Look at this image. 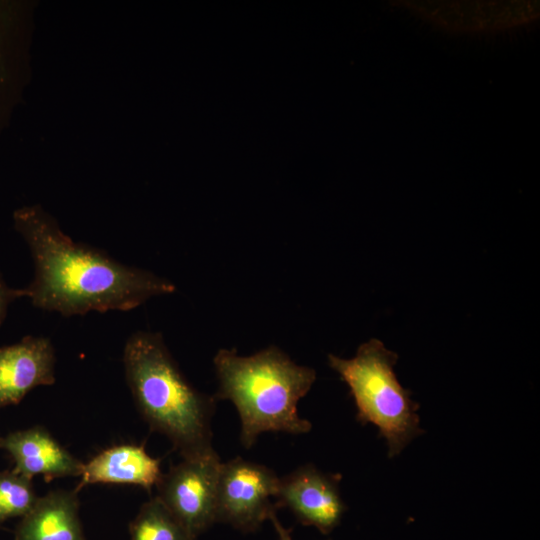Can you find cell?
<instances>
[{
	"instance_id": "1",
	"label": "cell",
	"mask_w": 540,
	"mask_h": 540,
	"mask_svg": "<svg viewBox=\"0 0 540 540\" xmlns=\"http://www.w3.org/2000/svg\"><path fill=\"white\" fill-rule=\"evenodd\" d=\"M13 224L33 260V279L23 289L25 298L36 308L65 317L91 311H129L176 290L166 278L74 242L39 206L14 211Z\"/></svg>"
},
{
	"instance_id": "17",
	"label": "cell",
	"mask_w": 540,
	"mask_h": 540,
	"mask_svg": "<svg viewBox=\"0 0 540 540\" xmlns=\"http://www.w3.org/2000/svg\"><path fill=\"white\" fill-rule=\"evenodd\" d=\"M1 438V437H0Z\"/></svg>"
},
{
	"instance_id": "13",
	"label": "cell",
	"mask_w": 540,
	"mask_h": 540,
	"mask_svg": "<svg viewBox=\"0 0 540 540\" xmlns=\"http://www.w3.org/2000/svg\"><path fill=\"white\" fill-rule=\"evenodd\" d=\"M129 533L130 540H194L157 497L141 506Z\"/></svg>"
},
{
	"instance_id": "15",
	"label": "cell",
	"mask_w": 540,
	"mask_h": 540,
	"mask_svg": "<svg viewBox=\"0 0 540 540\" xmlns=\"http://www.w3.org/2000/svg\"><path fill=\"white\" fill-rule=\"evenodd\" d=\"M19 298H25L24 289L10 287L0 274V326L6 318L10 304Z\"/></svg>"
},
{
	"instance_id": "9",
	"label": "cell",
	"mask_w": 540,
	"mask_h": 540,
	"mask_svg": "<svg viewBox=\"0 0 540 540\" xmlns=\"http://www.w3.org/2000/svg\"><path fill=\"white\" fill-rule=\"evenodd\" d=\"M55 361L46 337L25 336L0 347V408L18 404L35 387L54 384Z\"/></svg>"
},
{
	"instance_id": "14",
	"label": "cell",
	"mask_w": 540,
	"mask_h": 540,
	"mask_svg": "<svg viewBox=\"0 0 540 540\" xmlns=\"http://www.w3.org/2000/svg\"><path fill=\"white\" fill-rule=\"evenodd\" d=\"M37 499L31 478L15 470L0 471V523L9 518H22Z\"/></svg>"
},
{
	"instance_id": "8",
	"label": "cell",
	"mask_w": 540,
	"mask_h": 540,
	"mask_svg": "<svg viewBox=\"0 0 540 540\" xmlns=\"http://www.w3.org/2000/svg\"><path fill=\"white\" fill-rule=\"evenodd\" d=\"M29 20L26 3L0 0V135L26 83Z\"/></svg>"
},
{
	"instance_id": "3",
	"label": "cell",
	"mask_w": 540,
	"mask_h": 540,
	"mask_svg": "<svg viewBox=\"0 0 540 540\" xmlns=\"http://www.w3.org/2000/svg\"><path fill=\"white\" fill-rule=\"evenodd\" d=\"M213 363L219 384L214 398L235 406L244 448L252 447L264 432L297 435L311 430V422L299 416L297 404L316 380L313 368L296 364L276 346L250 356L220 349Z\"/></svg>"
},
{
	"instance_id": "2",
	"label": "cell",
	"mask_w": 540,
	"mask_h": 540,
	"mask_svg": "<svg viewBox=\"0 0 540 540\" xmlns=\"http://www.w3.org/2000/svg\"><path fill=\"white\" fill-rule=\"evenodd\" d=\"M123 363L135 404L152 430L165 435L182 458L215 451L211 420L216 399L186 379L160 333L131 334Z\"/></svg>"
},
{
	"instance_id": "12",
	"label": "cell",
	"mask_w": 540,
	"mask_h": 540,
	"mask_svg": "<svg viewBox=\"0 0 540 540\" xmlns=\"http://www.w3.org/2000/svg\"><path fill=\"white\" fill-rule=\"evenodd\" d=\"M14 540H87L77 491L55 490L38 497L17 525Z\"/></svg>"
},
{
	"instance_id": "7",
	"label": "cell",
	"mask_w": 540,
	"mask_h": 540,
	"mask_svg": "<svg viewBox=\"0 0 540 540\" xmlns=\"http://www.w3.org/2000/svg\"><path fill=\"white\" fill-rule=\"evenodd\" d=\"M340 479L339 474L324 473L312 464L300 466L279 478L277 504L289 508L301 524L328 534L346 511Z\"/></svg>"
},
{
	"instance_id": "6",
	"label": "cell",
	"mask_w": 540,
	"mask_h": 540,
	"mask_svg": "<svg viewBox=\"0 0 540 540\" xmlns=\"http://www.w3.org/2000/svg\"><path fill=\"white\" fill-rule=\"evenodd\" d=\"M279 477L265 465L235 457L220 467L216 522L253 532L275 513Z\"/></svg>"
},
{
	"instance_id": "11",
	"label": "cell",
	"mask_w": 540,
	"mask_h": 540,
	"mask_svg": "<svg viewBox=\"0 0 540 540\" xmlns=\"http://www.w3.org/2000/svg\"><path fill=\"white\" fill-rule=\"evenodd\" d=\"M162 474L160 460L151 457L142 445H115L83 464L76 491L95 483L132 484L151 490Z\"/></svg>"
},
{
	"instance_id": "16",
	"label": "cell",
	"mask_w": 540,
	"mask_h": 540,
	"mask_svg": "<svg viewBox=\"0 0 540 540\" xmlns=\"http://www.w3.org/2000/svg\"><path fill=\"white\" fill-rule=\"evenodd\" d=\"M269 520H271L274 529L278 535L279 540H293L290 534V530L286 529L278 520L276 512L272 513L269 517Z\"/></svg>"
},
{
	"instance_id": "4",
	"label": "cell",
	"mask_w": 540,
	"mask_h": 540,
	"mask_svg": "<svg viewBox=\"0 0 540 540\" xmlns=\"http://www.w3.org/2000/svg\"><path fill=\"white\" fill-rule=\"evenodd\" d=\"M398 355L376 338L361 344L356 355L343 359L328 355V364L348 385L361 424H373L394 458L423 433L417 414L419 404L411 392L401 386L394 366Z\"/></svg>"
},
{
	"instance_id": "5",
	"label": "cell",
	"mask_w": 540,
	"mask_h": 540,
	"mask_svg": "<svg viewBox=\"0 0 540 540\" xmlns=\"http://www.w3.org/2000/svg\"><path fill=\"white\" fill-rule=\"evenodd\" d=\"M221 464L216 451L183 458L156 485V497L194 540L216 522Z\"/></svg>"
},
{
	"instance_id": "10",
	"label": "cell",
	"mask_w": 540,
	"mask_h": 540,
	"mask_svg": "<svg viewBox=\"0 0 540 540\" xmlns=\"http://www.w3.org/2000/svg\"><path fill=\"white\" fill-rule=\"evenodd\" d=\"M15 463L13 470L28 477L42 475L46 480L80 476L83 464L43 427L18 430L0 438Z\"/></svg>"
}]
</instances>
